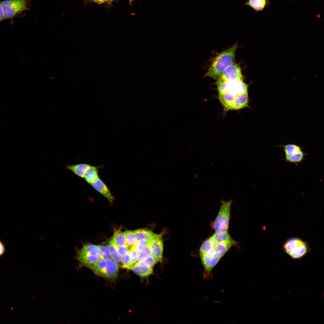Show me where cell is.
<instances>
[{
  "instance_id": "cell-1",
  "label": "cell",
  "mask_w": 324,
  "mask_h": 324,
  "mask_svg": "<svg viewBox=\"0 0 324 324\" xmlns=\"http://www.w3.org/2000/svg\"><path fill=\"white\" fill-rule=\"evenodd\" d=\"M237 44L217 55L204 75L217 80L224 71L230 65L235 62Z\"/></svg>"
},
{
  "instance_id": "cell-2",
  "label": "cell",
  "mask_w": 324,
  "mask_h": 324,
  "mask_svg": "<svg viewBox=\"0 0 324 324\" xmlns=\"http://www.w3.org/2000/svg\"><path fill=\"white\" fill-rule=\"evenodd\" d=\"M76 259L82 265L88 267L100 260V252L97 245L89 243L84 244L76 249Z\"/></svg>"
},
{
  "instance_id": "cell-3",
  "label": "cell",
  "mask_w": 324,
  "mask_h": 324,
  "mask_svg": "<svg viewBox=\"0 0 324 324\" xmlns=\"http://www.w3.org/2000/svg\"><path fill=\"white\" fill-rule=\"evenodd\" d=\"M88 267L98 275L110 279L116 278L119 270L117 263L110 259L100 260Z\"/></svg>"
},
{
  "instance_id": "cell-4",
  "label": "cell",
  "mask_w": 324,
  "mask_h": 324,
  "mask_svg": "<svg viewBox=\"0 0 324 324\" xmlns=\"http://www.w3.org/2000/svg\"><path fill=\"white\" fill-rule=\"evenodd\" d=\"M232 200L221 201L218 214L212 225L215 232L228 231Z\"/></svg>"
},
{
  "instance_id": "cell-5",
  "label": "cell",
  "mask_w": 324,
  "mask_h": 324,
  "mask_svg": "<svg viewBox=\"0 0 324 324\" xmlns=\"http://www.w3.org/2000/svg\"><path fill=\"white\" fill-rule=\"evenodd\" d=\"M29 0H5L1 2L5 19L19 16L29 8Z\"/></svg>"
},
{
  "instance_id": "cell-6",
  "label": "cell",
  "mask_w": 324,
  "mask_h": 324,
  "mask_svg": "<svg viewBox=\"0 0 324 324\" xmlns=\"http://www.w3.org/2000/svg\"><path fill=\"white\" fill-rule=\"evenodd\" d=\"M280 146L283 148L286 162L297 164L302 162L304 159L306 154L301 146L293 144Z\"/></svg>"
},
{
  "instance_id": "cell-7",
  "label": "cell",
  "mask_w": 324,
  "mask_h": 324,
  "mask_svg": "<svg viewBox=\"0 0 324 324\" xmlns=\"http://www.w3.org/2000/svg\"><path fill=\"white\" fill-rule=\"evenodd\" d=\"M243 80L241 69L239 66L234 62L224 71L216 80L215 84Z\"/></svg>"
},
{
  "instance_id": "cell-8",
  "label": "cell",
  "mask_w": 324,
  "mask_h": 324,
  "mask_svg": "<svg viewBox=\"0 0 324 324\" xmlns=\"http://www.w3.org/2000/svg\"><path fill=\"white\" fill-rule=\"evenodd\" d=\"M218 93L229 92L236 95L248 92V85L243 81H236L216 84Z\"/></svg>"
},
{
  "instance_id": "cell-9",
  "label": "cell",
  "mask_w": 324,
  "mask_h": 324,
  "mask_svg": "<svg viewBox=\"0 0 324 324\" xmlns=\"http://www.w3.org/2000/svg\"><path fill=\"white\" fill-rule=\"evenodd\" d=\"M151 250V255L158 261L162 262L163 251V240L162 235L155 234L149 244Z\"/></svg>"
},
{
  "instance_id": "cell-10",
  "label": "cell",
  "mask_w": 324,
  "mask_h": 324,
  "mask_svg": "<svg viewBox=\"0 0 324 324\" xmlns=\"http://www.w3.org/2000/svg\"><path fill=\"white\" fill-rule=\"evenodd\" d=\"M200 256L205 271L208 274L211 272L221 258L215 254L214 250Z\"/></svg>"
},
{
  "instance_id": "cell-11",
  "label": "cell",
  "mask_w": 324,
  "mask_h": 324,
  "mask_svg": "<svg viewBox=\"0 0 324 324\" xmlns=\"http://www.w3.org/2000/svg\"><path fill=\"white\" fill-rule=\"evenodd\" d=\"M308 243L302 240L288 255L293 260H300L311 252Z\"/></svg>"
},
{
  "instance_id": "cell-12",
  "label": "cell",
  "mask_w": 324,
  "mask_h": 324,
  "mask_svg": "<svg viewBox=\"0 0 324 324\" xmlns=\"http://www.w3.org/2000/svg\"><path fill=\"white\" fill-rule=\"evenodd\" d=\"M96 190L100 192L111 202L114 200L110 190L104 183L99 178L91 184Z\"/></svg>"
},
{
  "instance_id": "cell-13",
  "label": "cell",
  "mask_w": 324,
  "mask_h": 324,
  "mask_svg": "<svg viewBox=\"0 0 324 324\" xmlns=\"http://www.w3.org/2000/svg\"><path fill=\"white\" fill-rule=\"evenodd\" d=\"M214 244L219 243H226L234 241L228 231L215 232L210 238Z\"/></svg>"
},
{
  "instance_id": "cell-14",
  "label": "cell",
  "mask_w": 324,
  "mask_h": 324,
  "mask_svg": "<svg viewBox=\"0 0 324 324\" xmlns=\"http://www.w3.org/2000/svg\"><path fill=\"white\" fill-rule=\"evenodd\" d=\"M237 242L235 241L232 242L219 243L215 245L214 251L215 254L220 258L222 257L233 245Z\"/></svg>"
},
{
  "instance_id": "cell-15",
  "label": "cell",
  "mask_w": 324,
  "mask_h": 324,
  "mask_svg": "<svg viewBox=\"0 0 324 324\" xmlns=\"http://www.w3.org/2000/svg\"><path fill=\"white\" fill-rule=\"evenodd\" d=\"M248 101V92L238 95L233 104L232 110H238L247 106Z\"/></svg>"
},
{
  "instance_id": "cell-16",
  "label": "cell",
  "mask_w": 324,
  "mask_h": 324,
  "mask_svg": "<svg viewBox=\"0 0 324 324\" xmlns=\"http://www.w3.org/2000/svg\"><path fill=\"white\" fill-rule=\"evenodd\" d=\"M131 270L141 278H147L153 274V268L141 266L136 262L132 266Z\"/></svg>"
},
{
  "instance_id": "cell-17",
  "label": "cell",
  "mask_w": 324,
  "mask_h": 324,
  "mask_svg": "<svg viewBox=\"0 0 324 324\" xmlns=\"http://www.w3.org/2000/svg\"><path fill=\"white\" fill-rule=\"evenodd\" d=\"M302 240L300 238L294 237L289 238L284 243L282 250L288 254L296 247Z\"/></svg>"
},
{
  "instance_id": "cell-18",
  "label": "cell",
  "mask_w": 324,
  "mask_h": 324,
  "mask_svg": "<svg viewBox=\"0 0 324 324\" xmlns=\"http://www.w3.org/2000/svg\"><path fill=\"white\" fill-rule=\"evenodd\" d=\"M268 3L267 0H248L244 4L250 7L256 11H262Z\"/></svg>"
},
{
  "instance_id": "cell-19",
  "label": "cell",
  "mask_w": 324,
  "mask_h": 324,
  "mask_svg": "<svg viewBox=\"0 0 324 324\" xmlns=\"http://www.w3.org/2000/svg\"><path fill=\"white\" fill-rule=\"evenodd\" d=\"M90 166V165L86 164H80L68 165L67 166V168L79 176L83 178L86 172Z\"/></svg>"
},
{
  "instance_id": "cell-20",
  "label": "cell",
  "mask_w": 324,
  "mask_h": 324,
  "mask_svg": "<svg viewBox=\"0 0 324 324\" xmlns=\"http://www.w3.org/2000/svg\"><path fill=\"white\" fill-rule=\"evenodd\" d=\"M111 244L116 246H123L127 245L125 235L124 232L120 230L116 231L113 238L110 241Z\"/></svg>"
},
{
  "instance_id": "cell-21",
  "label": "cell",
  "mask_w": 324,
  "mask_h": 324,
  "mask_svg": "<svg viewBox=\"0 0 324 324\" xmlns=\"http://www.w3.org/2000/svg\"><path fill=\"white\" fill-rule=\"evenodd\" d=\"M137 240H146L149 243L155 234L151 231L145 229H139L134 230Z\"/></svg>"
},
{
  "instance_id": "cell-22",
  "label": "cell",
  "mask_w": 324,
  "mask_h": 324,
  "mask_svg": "<svg viewBox=\"0 0 324 324\" xmlns=\"http://www.w3.org/2000/svg\"><path fill=\"white\" fill-rule=\"evenodd\" d=\"M84 178L87 182L90 184L97 179L99 177L97 168L90 166L86 172Z\"/></svg>"
},
{
  "instance_id": "cell-23",
  "label": "cell",
  "mask_w": 324,
  "mask_h": 324,
  "mask_svg": "<svg viewBox=\"0 0 324 324\" xmlns=\"http://www.w3.org/2000/svg\"><path fill=\"white\" fill-rule=\"evenodd\" d=\"M215 244L210 238L205 240L202 243L200 250V256L214 250Z\"/></svg>"
},
{
  "instance_id": "cell-24",
  "label": "cell",
  "mask_w": 324,
  "mask_h": 324,
  "mask_svg": "<svg viewBox=\"0 0 324 324\" xmlns=\"http://www.w3.org/2000/svg\"><path fill=\"white\" fill-rule=\"evenodd\" d=\"M124 232L127 244L130 247L135 245L137 239L134 231L127 230Z\"/></svg>"
},
{
  "instance_id": "cell-25",
  "label": "cell",
  "mask_w": 324,
  "mask_h": 324,
  "mask_svg": "<svg viewBox=\"0 0 324 324\" xmlns=\"http://www.w3.org/2000/svg\"><path fill=\"white\" fill-rule=\"evenodd\" d=\"M158 261L152 255L140 262H136L139 265L145 267L153 268Z\"/></svg>"
},
{
  "instance_id": "cell-26",
  "label": "cell",
  "mask_w": 324,
  "mask_h": 324,
  "mask_svg": "<svg viewBox=\"0 0 324 324\" xmlns=\"http://www.w3.org/2000/svg\"><path fill=\"white\" fill-rule=\"evenodd\" d=\"M107 248L109 250L111 257L117 263H120L121 262V258L118 255L115 246L110 243L107 245Z\"/></svg>"
},
{
  "instance_id": "cell-27",
  "label": "cell",
  "mask_w": 324,
  "mask_h": 324,
  "mask_svg": "<svg viewBox=\"0 0 324 324\" xmlns=\"http://www.w3.org/2000/svg\"><path fill=\"white\" fill-rule=\"evenodd\" d=\"M130 255V265L131 269L133 266L137 261L139 253L137 251L134 246L131 247L129 250Z\"/></svg>"
},
{
  "instance_id": "cell-28",
  "label": "cell",
  "mask_w": 324,
  "mask_h": 324,
  "mask_svg": "<svg viewBox=\"0 0 324 324\" xmlns=\"http://www.w3.org/2000/svg\"><path fill=\"white\" fill-rule=\"evenodd\" d=\"M151 255V250L149 244L142 251L139 253L137 262H140Z\"/></svg>"
},
{
  "instance_id": "cell-29",
  "label": "cell",
  "mask_w": 324,
  "mask_h": 324,
  "mask_svg": "<svg viewBox=\"0 0 324 324\" xmlns=\"http://www.w3.org/2000/svg\"><path fill=\"white\" fill-rule=\"evenodd\" d=\"M100 252V260L110 259L111 257L107 247L103 245H98Z\"/></svg>"
},
{
  "instance_id": "cell-30",
  "label": "cell",
  "mask_w": 324,
  "mask_h": 324,
  "mask_svg": "<svg viewBox=\"0 0 324 324\" xmlns=\"http://www.w3.org/2000/svg\"><path fill=\"white\" fill-rule=\"evenodd\" d=\"M149 244V243L146 240L140 239L137 240L134 246L138 252L139 253L145 249Z\"/></svg>"
},
{
  "instance_id": "cell-31",
  "label": "cell",
  "mask_w": 324,
  "mask_h": 324,
  "mask_svg": "<svg viewBox=\"0 0 324 324\" xmlns=\"http://www.w3.org/2000/svg\"><path fill=\"white\" fill-rule=\"evenodd\" d=\"M114 245L116 248L118 255L121 258L127 254L130 248L127 245L123 246Z\"/></svg>"
},
{
  "instance_id": "cell-32",
  "label": "cell",
  "mask_w": 324,
  "mask_h": 324,
  "mask_svg": "<svg viewBox=\"0 0 324 324\" xmlns=\"http://www.w3.org/2000/svg\"><path fill=\"white\" fill-rule=\"evenodd\" d=\"M121 262L123 268L131 269L130 265V255L129 251L125 256L121 258Z\"/></svg>"
},
{
  "instance_id": "cell-33",
  "label": "cell",
  "mask_w": 324,
  "mask_h": 324,
  "mask_svg": "<svg viewBox=\"0 0 324 324\" xmlns=\"http://www.w3.org/2000/svg\"><path fill=\"white\" fill-rule=\"evenodd\" d=\"M5 250V245L0 239V256L4 254Z\"/></svg>"
},
{
  "instance_id": "cell-34",
  "label": "cell",
  "mask_w": 324,
  "mask_h": 324,
  "mask_svg": "<svg viewBox=\"0 0 324 324\" xmlns=\"http://www.w3.org/2000/svg\"><path fill=\"white\" fill-rule=\"evenodd\" d=\"M5 20L1 2H0V22Z\"/></svg>"
},
{
  "instance_id": "cell-35",
  "label": "cell",
  "mask_w": 324,
  "mask_h": 324,
  "mask_svg": "<svg viewBox=\"0 0 324 324\" xmlns=\"http://www.w3.org/2000/svg\"><path fill=\"white\" fill-rule=\"evenodd\" d=\"M93 1L99 4H101L109 1V0H92Z\"/></svg>"
},
{
  "instance_id": "cell-36",
  "label": "cell",
  "mask_w": 324,
  "mask_h": 324,
  "mask_svg": "<svg viewBox=\"0 0 324 324\" xmlns=\"http://www.w3.org/2000/svg\"><path fill=\"white\" fill-rule=\"evenodd\" d=\"M130 3H131L134 0H129Z\"/></svg>"
},
{
  "instance_id": "cell-37",
  "label": "cell",
  "mask_w": 324,
  "mask_h": 324,
  "mask_svg": "<svg viewBox=\"0 0 324 324\" xmlns=\"http://www.w3.org/2000/svg\"><path fill=\"white\" fill-rule=\"evenodd\" d=\"M113 0H109V1L110 2L112 1H113Z\"/></svg>"
}]
</instances>
